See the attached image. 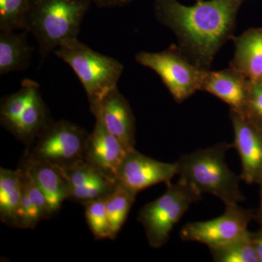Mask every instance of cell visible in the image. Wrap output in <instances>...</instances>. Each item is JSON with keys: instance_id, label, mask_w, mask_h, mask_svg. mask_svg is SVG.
Returning a JSON list of instances; mask_svg holds the SVG:
<instances>
[{"instance_id": "6da1fadb", "label": "cell", "mask_w": 262, "mask_h": 262, "mask_svg": "<svg viewBox=\"0 0 262 262\" xmlns=\"http://www.w3.org/2000/svg\"><path fill=\"white\" fill-rule=\"evenodd\" d=\"M246 0H196L191 6L178 0H154L155 18L170 29L184 55L208 70L215 56L232 39L237 13Z\"/></svg>"}, {"instance_id": "7a4b0ae2", "label": "cell", "mask_w": 262, "mask_h": 262, "mask_svg": "<svg viewBox=\"0 0 262 262\" xmlns=\"http://www.w3.org/2000/svg\"><path fill=\"white\" fill-rule=\"evenodd\" d=\"M232 147L233 144L222 142L182 155L177 162L179 179L200 194L208 193L216 196L225 206L244 202L245 196L239 188L242 179L226 163V154Z\"/></svg>"}, {"instance_id": "3957f363", "label": "cell", "mask_w": 262, "mask_h": 262, "mask_svg": "<svg viewBox=\"0 0 262 262\" xmlns=\"http://www.w3.org/2000/svg\"><path fill=\"white\" fill-rule=\"evenodd\" d=\"M91 0H31L27 31L39 46L41 63L63 41L77 38Z\"/></svg>"}, {"instance_id": "277c9868", "label": "cell", "mask_w": 262, "mask_h": 262, "mask_svg": "<svg viewBox=\"0 0 262 262\" xmlns=\"http://www.w3.org/2000/svg\"><path fill=\"white\" fill-rule=\"evenodd\" d=\"M54 53L75 72L90 104L98 102L117 87L123 72L120 61L94 51L77 38L63 41Z\"/></svg>"}, {"instance_id": "5b68a950", "label": "cell", "mask_w": 262, "mask_h": 262, "mask_svg": "<svg viewBox=\"0 0 262 262\" xmlns=\"http://www.w3.org/2000/svg\"><path fill=\"white\" fill-rule=\"evenodd\" d=\"M89 134L67 120L50 122L27 145L24 160L70 168L84 161Z\"/></svg>"}, {"instance_id": "8992f818", "label": "cell", "mask_w": 262, "mask_h": 262, "mask_svg": "<svg viewBox=\"0 0 262 262\" xmlns=\"http://www.w3.org/2000/svg\"><path fill=\"white\" fill-rule=\"evenodd\" d=\"M166 191L158 199L143 206L137 220L145 230L148 244L159 248L166 244L174 226L193 203L201 200V194L179 179L175 184L165 183Z\"/></svg>"}, {"instance_id": "52a82bcc", "label": "cell", "mask_w": 262, "mask_h": 262, "mask_svg": "<svg viewBox=\"0 0 262 262\" xmlns=\"http://www.w3.org/2000/svg\"><path fill=\"white\" fill-rule=\"evenodd\" d=\"M51 121L49 110L36 81L25 79L18 91L1 98L2 126L27 146Z\"/></svg>"}, {"instance_id": "ba28073f", "label": "cell", "mask_w": 262, "mask_h": 262, "mask_svg": "<svg viewBox=\"0 0 262 262\" xmlns=\"http://www.w3.org/2000/svg\"><path fill=\"white\" fill-rule=\"evenodd\" d=\"M135 59L158 74L177 102L185 101L201 89L206 70L194 65L176 45L155 53L139 52Z\"/></svg>"}, {"instance_id": "9c48e42d", "label": "cell", "mask_w": 262, "mask_h": 262, "mask_svg": "<svg viewBox=\"0 0 262 262\" xmlns=\"http://www.w3.org/2000/svg\"><path fill=\"white\" fill-rule=\"evenodd\" d=\"M255 214L238 205L226 206L221 216L206 222L187 223L181 229L184 241L201 243L208 248H215L238 238L248 232V227Z\"/></svg>"}, {"instance_id": "30bf717a", "label": "cell", "mask_w": 262, "mask_h": 262, "mask_svg": "<svg viewBox=\"0 0 262 262\" xmlns=\"http://www.w3.org/2000/svg\"><path fill=\"white\" fill-rule=\"evenodd\" d=\"M177 174V163H162L133 149L124 158L116 179L119 184L137 194L155 184L169 182Z\"/></svg>"}, {"instance_id": "8fae6325", "label": "cell", "mask_w": 262, "mask_h": 262, "mask_svg": "<svg viewBox=\"0 0 262 262\" xmlns=\"http://www.w3.org/2000/svg\"><path fill=\"white\" fill-rule=\"evenodd\" d=\"M90 106L96 120H99L108 132L118 138L127 149H135V117L130 103L117 86Z\"/></svg>"}, {"instance_id": "7c38bea8", "label": "cell", "mask_w": 262, "mask_h": 262, "mask_svg": "<svg viewBox=\"0 0 262 262\" xmlns=\"http://www.w3.org/2000/svg\"><path fill=\"white\" fill-rule=\"evenodd\" d=\"M234 130L233 146L241 158V177L248 184L262 183V130L233 110L229 113Z\"/></svg>"}, {"instance_id": "4fadbf2b", "label": "cell", "mask_w": 262, "mask_h": 262, "mask_svg": "<svg viewBox=\"0 0 262 262\" xmlns=\"http://www.w3.org/2000/svg\"><path fill=\"white\" fill-rule=\"evenodd\" d=\"M128 151L118 138L96 120L86 146L84 160L88 163L110 178L116 179L119 168Z\"/></svg>"}, {"instance_id": "5bb4252c", "label": "cell", "mask_w": 262, "mask_h": 262, "mask_svg": "<svg viewBox=\"0 0 262 262\" xmlns=\"http://www.w3.org/2000/svg\"><path fill=\"white\" fill-rule=\"evenodd\" d=\"M249 89L250 81L229 67L225 70L205 71L200 91L220 98L231 110L244 116Z\"/></svg>"}, {"instance_id": "9a60e30c", "label": "cell", "mask_w": 262, "mask_h": 262, "mask_svg": "<svg viewBox=\"0 0 262 262\" xmlns=\"http://www.w3.org/2000/svg\"><path fill=\"white\" fill-rule=\"evenodd\" d=\"M229 67L249 81L262 80V29H248L237 37Z\"/></svg>"}, {"instance_id": "2e32d148", "label": "cell", "mask_w": 262, "mask_h": 262, "mask_svg": "<svg viewBox=\"0 0 262 262\" xmlns=\"http://www.w3.org/2000/svg\"><path fill=\"white\" fill-rule=\"evenodd\" d=\"M23 165L28 170L34 182L46 196L53 214L61 208L68 200L69 186L59 169L47 163L24 160Z\"/></svg>"}, {"instance_id": "e0dca14e", "label": "cell", "mask_w": 262, "mask_h": 262, "mask_svg": "<svg viewBox=\"0 0 262 262\" xmlns=\"http://www.w3.org/2000/svg\"><path fill=\"white\" fill-rule=\"evenodd\" d=\"M28 33L0 31V75L22 72L30 65L34 48L27 42Z\"/></svg>"}, {"instance_id": "ac0fdd59", "label": "cell", "mask_w": 262, "mask_h": 262, "mask_svg": "<svg viewBox=\"0 0 262 262\" xmlns=\"http://www.w3.org/2000/svg\"><path fill=\"white\" fill-rule=\"evenodd\" d=\"M22 184L18 169L0 168V219L10 227L19 228Z\"/></svg>"}, {"instance_id": "d6986e66", "label": "cell", "mask_w": 262, "mask_h": 262, "mask_svg": "<svg viewBox=\"0 0 262 262\" xmlns=\"http://www.w3.org/2000/svg\"><path fill=\"white\" fill-rule=\"evenodd\" d=\"M136 194L117 182L115 189L105 198L113 239L117 237L127 218Z\"/></svg>"}, {"instance_id": "ffe728a7", "label": "cell", "mask_w": 262, "mask_h": 262, "mask_svg": "<svg viewBox=\"0 0 262 262\" xmlns=\"http://www.w3.org/2000/svg\"><path fill=\"white\" fill-rule=\"evenodd\" d=\"M249 231L231 242L209 248L213 260L216 262H259L253 247Z\"/></svg>"}, {"instance_id": "44dd1931", "label": "cell", "mask_w": 262, "mask_h": 262, "mask_svg": "<svg viewBox=\"0 0 262 262\" xmlns=\"http://www.w3.org/2000/svg\"><path fill=\"white\" fill-rule=\"evenodd\" d=\"M31 0H0V31L27 30Z\"/></svg>"}, {"instance_id": "7402d4cb", "label": "cell", "mask_w": 262, "mask_h": 262, "mask_svg": "<svg viewBox=\"0 0 262 262\" xmlns=\"http://www.w3.org/2000/svg\"><path fill=\"white\" fill-rule=\"evenodd\" d=\"M116 179L104 176L81 187H71L69 189L68 201L84 205L89 202L106 198L116 187Z\"/></svg>"}, {"instance_id": "603a6c76", "label": "cell", "mask_w": 262, "mask_h": 262, "mask_svg": "<svg viewBox=\"0 0 262 262\" xmlns=\"http://www.w3.org/2000/svg\"><path fill=\"white\" fill-rule=\"evenodd\" d=\"M86 221L96 239H113L105 198L84 205Z\"/></svg>"}, {"instance_id": "cb8c5ba5", "label": "cell", "mask_w": 262, "mask_h": 262, "mask_svg": "<svg viewBox=\"0 0 262 262\" xmlns=\"http://www.w3.org/2000/svg\"><path fill=\"white\" fill-rule=\"evenodd\" d=\"M18 169L19 173H20V180H21L22 187L28 194L32 204L40 213L42 220L49 219L53 215V213H52L46 196L44 195L41 189L38 187L28 170L23 165H20Z\"/></svg>"}, {"instance_id": "d4e9b609", "label": "cell", "mask_w": 262, "mask_h": 262, "mask_svg": "<svg viewBox=\"0 0 262 262\" xmlns=\"http://www.w3.org/2000/svg\"><path fill=\"white\" fill-rule=\"evenodd\" d=\"M58 169L68 182L70 187H81L106 176L90 165L85 160L70 168Z\"/></svg>"}, {"instance_id": "484cf974", "label": "cell", "mask_w": 262, "mask_h": 262, "mask_svg": "<svg viewBox=\"0 0 262 262\" xmlns=\"http://www.w3.org/2000/svg\"><path fill=\"white\" fill-rule=\"evenodd\" d=\"M244 116L262 130V80L250 81L249 94Z\"/></svg>"}, {"instance_id": "4316f807", "label": "cell", "mask_w": 262, "mask_h": 262, "mask_svg": "<svg viewBox=\"0 0 262 262\" xmlns=\"http://www.w3.org/2000/svg\"><path fill=\"white\" fill-rule=\"evenodd\" d=\"M99 8H117V7L125 6L135 2L136 0H91Z\"/></svg>"}, {"instance_id": "83f0119b", "label": "cell", "mask_w": 262, "mask_h": 262, "mask_svg": "<svg viewBox=\"0 0 262 262\" xmlns=\"http://www.w3.org/2000/svg\"><path fill=\"white\" fill-rule=\"evenodd\" d=\"M251 238L253 247L256 250L258 261L262 262V226L261 228L257 232L251 233Z\"/></svg>"}, {"instance_id": "f1b7e54d", "label": "cell", "mask_w": 262, "mask_h": 262, "mask_svg": "<svg viewBox=\"0 0 262 262\" xmlns=\"http://www.w3.org/2000/svg\"><path fill=\"white\" fill-rule=\"evenodd\" d=\"M260 206L256 214H255V218L258 221V223L262 226V183L260 184Z\"/></svg>"}]
</instances>
